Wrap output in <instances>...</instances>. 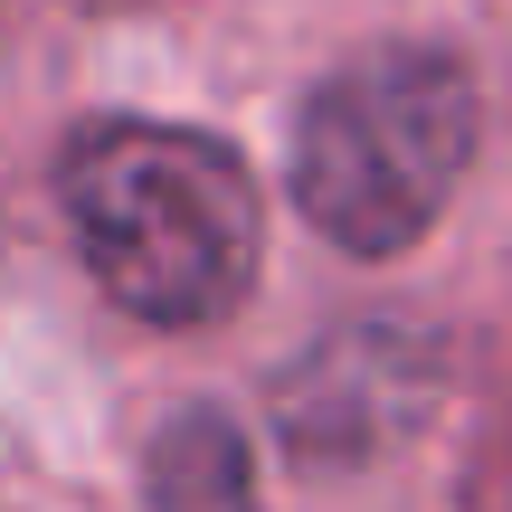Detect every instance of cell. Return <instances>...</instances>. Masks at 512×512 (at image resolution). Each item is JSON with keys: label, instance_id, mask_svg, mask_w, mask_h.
I'll return each mask as SVG.
<instances>
[{"label": "cell", "instance_id": "obj_1", "mask_svg": "<svg viewBox=\"0 0 512 512\" xmlns=\"http://www.w3.org/2000/svg\"><path fill=\"white\" fill-rule=\"evenodd\" d=\"M57 200L95 285L162 332L219 323L247 304L266 256L256 171L190 124H86L57 152Z\"/></svg>", "mask_w": 512, "mask_h": 512}, {"label": "cell", "instance_id": "obj_2", "mask_svg": "<svg viewBox=\"0 0 512 512\" xmlns=\"http://www.w3.org/2000/svg\"><path fill=\"white\" fill-rule=\"evenodd\" d=\"M475 133V76L446 48H418V38L361 48L294 114V209L342 256H399L446 219Z\"/></svg>", "mask_w": 512, "mask_h": 512}, {"label": "cell", "instance_id": "obj_3", "mask_svg": "<svg viewBox=\"0 0 512 512\" xmlns=\"http://www.w3.org/2000/svg\"><path fill=\"white\" fill-rule=\"evenodd\" d=\"M152 512H266L247 475V437L228 418H181L152 446Z\"/></svg>", "mask_w": 512, "mask_h": 512}]
</instances>
